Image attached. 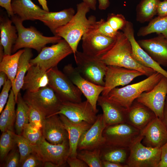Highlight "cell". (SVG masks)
Listing matches in <instances>:
<instances>
[{"label":"cell","mask_w":167,"mask_h":167,"mask_svg":"<svg viewBox=\"0 0 167 167\" xmlns=\"http://www.w3.org/2000/svg\"><path fill=\"white\" fill-rule=\"evenodd\" d=\"M131 43L122 32L118 31L113 47L101 58L107 66H115L139 71L148 77L155 72L142 66L132 56Z\"/></svg>","instance_id":"6da1fadb"},{"label":"cell","mask_w":167,"mask_h":167,"mask_svg":"<svg viewBox=\"0 0 167 167\" xmlns=\"http://www.w3.org/2000/svg\"><path fill=\"white\" fill-rule=\"evenodd\" d=\"M90 9L83 2L78 4L77 12L71 20L56 31L55 36L60 37L67 41L72 49L74 55L77 51V47L81 38L96 21L94 16L91 15L87 18L86 15Z\"/></svg>","instance_id":"7a4b0ae2"},{"label":"cell","mask_w":167,"mask_h":167,"mask_svg":"<svg viewBox=\"0 0 167 167\" xmlns=\"http://www.w3.org/2000/svg\"><path fill=\"white\" fill-rule=\"evenodd\" d=\"M11 19L16 27L18 34L17 39L13 47L12 53L22 48L33 49L40 53L47 44L56 43L62 39L57 36H44L33 27H24L23 21L15 15L11 17Z\"/></svg>","instance_id":"3957f363"},{"label":"cell","mask_w":167,"mask_h":167,"mask_svg":"<svg viewBox=\"0 0 167 167\" xmlns=\"http://www.w3.org/2000/svg\"><path fill=\"white\" fill-rule=\"evenodd\" d=\"M163 76L155 72L147 78L137 83L121 88H114L105 96L128 109L142 93L152 89Z\"/></svg>","instance_id":"277c9868"},{"label":"cell","mask_w":167,"mask_h":167,"mask_svg":"<svg viewBox=\"0 0 167 167\" xmlns=\"http://www.w3.org/2000/svg\"><path fill=\"white\" fill-rule=\"evenodd\" d=\"M47 72L48 85L62 102L82 101L81 92L57 66L50 68Z\"/></svg>","instance_id":"5b68a950"},{"label":"cell","mask_w":167,"mask_h":167,"mask_svg":"<svg viewBox=\"0 0 167 167\" xmlns=\"http://www.w3.org/2000/svg\"><path fill=\"white\" fill-rule=\"evenodd\" d=\"M23 97L28 105L40 111L46 117L55 115L62 102L49 85L34 92L26 91Z\"/></svg>","instance_id":"8992f818"},{"label":"cell","mask_w":167,"mask_h":167,"mask_svg":"<svg viewBox=\"0 0 167 167\" xmlns=\"http://www.w3.org/2000/svg\"><path fill=\"white\" fill-rule=\"evenodd\" d=\"M142 131L123 122L106 126L103 132L105 144L130 148L142 137Z\"/></svg>","instance_id":"52a82bcc"},{"label":"cell","mask_w":167,"mask_h":167,"mask_svg":"<svg viewBox=\"0 0 167 167\" xmlns=\"http://www.w3.org/2000/svg\"><path fill=\"white\" fill-rule=\"evenodd\" d=\"M74 57L76 68L83 77L95 84L104 86L107 65L101 58L92 57L78 51Z\"/></svg>","instance_id":"ba28073f"},{"label":"cell","mask_w":167,"mask_h":167,"mask_svg":"<svg viewBox=\"0 0 167 167\" xmlns=\"http://www.w3.org/2000/svg\"><path fill=\"white\" fill-rule=\"evenodd\" d=\"M73 54V50L64 39L50 46L43 47L38 55L30 61L31 65H37L47 71L57 66L64 58Z\"/></svg>","instance_id":"9c48e42d"},{"label":"cell","mask_w":167,"mask_h":167,"mask_svg":"<svg viewBox=\"0 0 167 167\" xmlns=\"http://www.w3.org/2000/svg\"><path fill=\"white\" fill-rule=\"evenodd\" d=\"M142 138L143 137L130 148L126 165L128 167H159L161 160V148L145 146L141 142Z\"/></svg>","instance_id":"30bf717a"},{"label":"cell","mask_w":167,"mask_h":167,"mask_svg":"<svg viewBox=\"0 0 167 167\" xmlns=\"http://www.w3.org/2000/svg\"><path fill=\"white\" fill-rule=\"evenodd\" d=\"M63 72L80 90L95 111L97 113V100L100 94L104 90V87L95 84L85 79L77 68L71 64L65 66L63 68Z\"/></svg>","instance_id":"8fae6325"},{"label":"cell","mask_w":167,"mask_h":167,"mask_svg":"<svg viewBox=\"0 0 167 167\" xmlns=\"http://www.w3.org/2000/svg\"><path fill=\"white\" fill-rule=\"evenodd\" d=\"M167 95V78L163 76L150 91L142 93L136 100L147 106L162 121Z\"/></svg>","instance_id":"7c38bea8"},{"label":"cell","mask_w":167,"mask_h":167,"mask_svg":"<svg viewBox=\"0 0 167 167\" xmlns=\"http://www.w3.org/2000/svg\"><path fill=\"white\" fill-rule=\"evenodd\" d=\"M97 113L86 100L79 102H62L56 114H62L73 122L85 121L92 125L97 118Z\"/></svg>","instance_id":"4fadbf2b"},{"label":"cell","mask_w":167,"mask_h":167,"mask_svg":"<svg viewBox=\"0 0 167 167\" xmlns=\"http://www.w3.org/2000/svg\"><path fill=\"white\" fill-rule=\"evenodd\" d=\"M36 152L44 162L49 161L59 167H63L67 163L69 156L68 140L61 143L55 144L49 143L43 136L41 142L36 145Z\"/></svg>","instance_id":"5bb4252c"},{"label":"cell","mask_w":167,"mask_h":167,"mask_svg":"<svg viewBox=\"0 0 167 167\" xmlns=\"http://www.w3.org/2000/svg\"><path fill=\"white\" fill-rule=\"evenodd\" d=\"M144 75L137 70L115 66H107L104 77V89L101 95L106 96L110 91L117 87L124 86L135 78Z\"/></svg>","instance_id":"9a60e30c"},{"label":"cell","mask_w":167,"mask_h":167,"mask_svg":"<svg viewBox=\"0 0 167 167\" xmlns=\"http://www.w3.org/2000/svg\"><path fill=\"white\" fill-rule=\"evenodd\" d=\"M83 52L89 56L101 58L114 45L113 38L94 33L86 32L82 37Z\"/></svg>","instance_id":"2e32d148"},{"label":"cell","mask_w":167,"mask_h":167,"mask_svg":"<svg viewBox=\"0 0 167 167\" xmlns=\"http://www.w3.org/2000/svg\"><path fill=\"white\" fill-rule=\"evenodd\" d=\"M122 32L129 40L132 46V56L142 66L152 69L167 78V71L164 69L140 46L135 39L133 24L127 21L122 29Z\"/></svg>","instance_id":"e0dca14e"},{"label":"cell","mask_w":167,"mask_h":167,"mask_svg":"<svg viewBox=\"0 0 167 167\" xmlns=\"http://www.w3.org/2000/svg\"><path fill=\"white\" fill-rule=\"evenodd\" d=\"M106 126L102 114L97 115L95 122L82 135L78 144L77 151L100 148L104 145L105 140L103 132Z\"/></svg>","instance_id":"ac0fdd59"},{"label":"cell","mask_w":167,"mask_h":167,"mask_svg":"<svg viewBox=\"0 0 167 167\" xmlns=\"http://www.w3.org/2000/svg\"><path fill=\"white\" fill-rule=\"evenodd\" d=\"M141 134V143L147 147L161 148L167 142V128L156 117L142 131Z\"/></svg>","instance_id":"d6986e66"},{"label":"cell","mask_w":167,"mask_h":167,"mask_svg":"<svg viewBox=\"0 0 167 167\" xmlns=\"http://www.w3.org/2000/svg\"><path fill=\"white\" fill-rule=\"evenodd\" d=\"M137 41L140 46L161 66H167V40L161 34Z\"/></svg>","instance_id":"ffe728a7"},{"label":"cell","mask_w":167,"mask_h":167,"mask_svg":"<svg viewBox=\"0 0 167 167\" xmlns=\"http://www.w3.org/2000/svg\"><path fill=\"white\" fill-rule=\"evenodd\" d=\"M156 117L151 109L135 100L127 109L126 122L142 131Z\"/></svg>","instance_id":"44dd1931"},{"label":"cell","mask_w":167,"mask_h":167,"mask_svg":"<svg viewBox=\"0 0 167 167\" xmlns=\"http://www.w3.org/2000/svg\"><path fill=\"white\" fill-rule=\"evenodd\" d=\"M42 130L43 136L51 143L59 144L68 140V133L58 114L46 117Z\"/></svg>","instance_id":"7402d4cb"},{"label":"cell","mask_w":167,"mask_h":167,"mask_svg":"<svg viewBox=\"0 0 167 167\" xmlns=\"http://www.w3.org/2000/svg\"><path fill=\"white\" fill-rule=\"evenodd\" d=\"M97 103L102 109L106 126L126 122V109L102 95L99 96Z\"/></svg>","instance_id":"603a6c76"},{"label":"cell","mask_w":167,"mask_h":167,"mask_svg":"<svg viewBox=\"0 0 167 167\" xmlns=\"http://www.w3.org/2000/svg\"><path fill=\"white\" fill-rule=\"evenodd\" d=\"M58 115L68 134L69 145V157H77L78 145L80 138L84 133L89 129L92 125L85 121L73 122L63 115Z\"/></svg>","instance_id":"cb8c5ba5"},{"label":"cell","mask_w":167,"mask_h":167,"mask_svg":"<svg viewBox=\"0 0 167 167\" xmlns=\"http://www.w3.org/2000/svg\"><path fill=\"white\" fill-rule=\"evenodd\" d=\"M49 83L47 71L38 65H31L24 78L22 89L34 92L48 86Z\"/></svg>","instance_id":"d4e9b609"},{"label":"cell","mask_w":167,"mask_h":167,"mask_svg":"<svg viewBox=\"0 0 167 167\" xmlns=\"http://www.w3.org/2000/svg\"><path fill=\"white\" fill-rule=\"evenodd\" d=\"M11 6L14 15L23 21L37 20L46 12L31 0H12Z\"/></svg>","instance_id":"484cf974"},{"label":"cell","mask_w":167,"mask_h":167,"mask_svg":"<svg viewBox=\"0 0 167 167\" xmlns=\"http://www.w3.org/2000/svg\"><path fill=\"white\" fill-rule=\"evenodd\" d=\"M75 11L72 8L55 12L46 11L37 20L42 22L55 35L56 30L67 24L72 19Z\"/></svg>","instance_id":"4316f807"},{"label":"cell","mask_w":167,"mask_h":167,"mask_svg":"<svg viewBox=\"0 0 167 167\" xmlns=\"http://www.w3.org/2000/svg\"><path fill=\"white\" fill-rule=\"evenodd\" d=\"M12 22L6 16L0 18V43L3 47L5 55L11 54L12 48L18 38L17 30Z\"/></svg>","instance_id":"83f0119b"},{"label":"cell","mask_w":167,"mask_h":167,"mask_svg":"<svg viewBox=\"0 0 167 167\" xmlns=\"http://www.w3.org/2000/svg\"><path fill=\"white\" fill-rule=\"evenodd\" d=\"M31 49L24 48V51L19 58L18 67L15 79L12 83V89L17 102L18 94L22 88L24 78L31 66L30 61L32 56Z\"/></svg>","instance_id":"f1b7e54d"},{"label":"cell","mask_w":167,"mask_h":167,"mask_svg":"<svg viewBox=\"0 0 167 167\" xmlns=\"http://www.w3.org/2000/svg\"><path fill=\"white\" fill-rule=\"evenodd\" d=\"M100 148L101 156L102 161H109L126 165L130 153V148L105 144Z\"/></svg>","instance_id":"f546056e"},{"label":"cell","mask_w":167,"mask_h":167,"mask_svg":"<svg viewBox=\"0 0 167 167\" xmlns=\"http://www.w3.org/2000/svg\"><path fill=\"white\" fill-rule=\"evenodd\" d=\"M16 103L14 93L11 89L6 105L0 116V129L2 132L8 130L13 131L16 118Z\"/></svg>","instance_id":"4dcf8cb0"},{"label":"cell","mask_w":167,"mask_h":167,"mask_svg":"<svg viewBox=\"0 0 167 167\" xmlns=\"http://www.w3.org/2000/svg\"><path fill=\"white\" fill-rule=\"evenodd\" d=\"M161 0H140L136 8V19L143 23L150 21L157 15L158 5Z\"/></svg>","instance_id":"1f68e13d"},{"label":"cell","mask_w":167,"mask_h":167,"mask_svg":"<svg viewBox=\"0 0 167 167\" xmlns=\"http://www.w3.org/2000/svg\"><path fill=\"white\" fill-rule=\"evenodd\" d=\"M148 24L141 27L137 32L138 36H144L149 34L156 33L162 34L167 39V15L158 16L152 19Z\"/></svg>","instance_id":"d6a6232c"},{"label":"cell","mask_w":167,"mask_h":167,"mask_svg":"<svg viewBox=\"0 0 167 167\" xmlns=\"http://www.w3.org/2000/svg\"><path fill=\"white\" fill-rule=\"evenodd\" d=\"M24 51V49L13 54L4 55L0 61V71L5 73L12 83L16 75L19 58Z\"/></svg>","instance_id":"836d02e7"},{"label":"cell","mask_w":167,"mask_h":167,"mask_svg":"<svg viewBox=\"0 0 167 167\" xmlns=\"http://www.w3.org/2000/svg\"><path fill=\"white\" fill-rule=\"evenodd\" d=\"M16 104L15 124L16 134L22 135L24 128L29 123V107L22 96L20 92L18 96Z\"/></svg>","instance_id":"e575fe53"},{"label":"cell","mask_w":167,"mask_h":167,"mask_svg":"<svg viewBox=\"0 0 167 167\" xmlns=\"http://www.w3.org/2000/svg\"><path fill=\"white\" fill-rule=\"evenodd\" d=\"M100 148L77 151V157L84 161L89 167H103Z\"/></svg>","instance_id":"d590c367"},{"label":"cell","mask_w":167,"mask_h":167,"mask_svg":"<svg viewBox=\"0 0 167 167\" xmlns=\"http://www.w3.org/2000/svg\"><path fill=\"white\" fill-rule=\"evenodd\" d=\"M13 131L8 130L2 132L0 139V159L3 161L16 144Z\"/></svg>","instance_id":"8d00e7d4"},{"label":"cell","mask_w":167,"mask_h":167,"mask_svg":"<svg viewBox=\"0 0 167 167\" xmlns=\"http://www.w3.org/2000/svg\"><path fill=\"white\" fill-rule=\"evenodd\" d=\"M16 144L20 154V165L24 160L30 154L36 152V145L31 143L22 135L15 133Z\"/></svg>","instance_id":"74e56055"},{"label":"cell","mask_w":167,"mask_h":167,"mask_svg":"<svg viewBox=\"0 0 167 167\" xmlns=\"http://www.w3.org/2000/svg\"><path fill=\"white\" fill-rule=\"evenodd\" d=\"M118 32L112 28L106 21L101 19L95 22L86 32L98 33L110 37L116 38Z\"/></svg>","instance_id":"f35d334b"},{"label":"cell","mask_w":167,"mask_h":167,"mask_svg":"<svg viewBox=\"0 0 167 167\" xmlns=\"http://www.w3.org/2000/svg\"><path fill=\"white\" fill-rule=\"evenodd\" d=\"M22 135L34 145H38L43 137L42 130L34 127L29 123L24 128Z\"/></svg>","instance_id":"ab89813d"},{"label":"cell","mask_w":167,"mask_h":167,"mask_svg":"<svg viewBox=\"0 0 167 167\" xmlns=\"http://www.w3.org/2000/svg\"><path fill=\"white\" fill-rule=\"evenodd\" d=\"M28 105L29 107V123L34 127L42 130L46 116L35 108Z\"/></svg>","instance_id":"60d3db41"},{"label":"cell","mask_w":167,"mask_h":167,"mask_svg":"<svg viewBox=\"0 0 167 167\" xmlns=\"http://www.w3.org/2000/svg\"><path fill=\"white\" fill-rule=\"evenodd\" d=\"M106 21L112 28L116 31L122 30L128 21L122 14L114 13L109 14Z\"/></svg>","instance_id":"b9f144b4"},{"label":"cell","mask_w":167,"mask_h":167,"mask_svg":"<svg viewBox=\"0 0 167 167\" xmlns=\"http://www.w3.org/2000/svg\"><path fill=\"white\" fill-rule=\"evenodd\" d=\"M20 154L18 149H12L5 159L2 167H20Z\"/></svg>","instance_id":"7bdbcfd3"},{"label":"cell","mask_w":167,"mask_h":167,"mask_svg":"<svg viewBox=\"0 0 167 167\" xmlns=\"http://www.w3.org/2000/svg\"><path fill=\"white\" fill-rule=\"evenodd\" d=\"M44 162L36 152L28 156L21 164V167H38L43 166Z\"/></svg>","instance_id":"ee69618b"},{"label":"cell","mask_w":167,"mask_h":167,"mask_svg":"<svg viewBox=\"0 0 167 167\" xmlns=\"http://www.w3.org/2000/svg\"><path fill=\"white\" fill-rule=\"evenodd\" d=\"M12 84L11 80L8 79L3 86L1 92L0 94V113L3 110L4 107L7 103L8 98L9 95V92L12 87Z\"/></svg>","instance_id":"f6af8a7d"},{"label":"cell","mask_w":167,"mask_h":167,"mask_svg":"<svg viewBox=\"0 0 167 167\" xmlns=\"http://www.w3.org/2000/svg\"><path fill=\"white\" fill-rule=\"evenodd\" d=\"M67 163L70 167H88V165L83 161L78 158L68 157Z\"/></svg>","instance_id":"bcb514c9"},{"label":"cell","mask_w":167,"mask_h":167,"mask_svg":"<svg viewBox=\"0 0 167 167\" xmlns=\"http://www.w3.org/2000/svg\"><path fill=\"white\" fill-rule=\"evenodd\" d=\"M159 167H167V142L161 147V160Z\"/></svg>","instance_id":"7dc6e473"},{"label":"cell","mask_w":167,"mask_h":167,"mask_svg":"<svg viewBox=\"0 0 167 167\" xmlns=\"http://www.w3.org/2000/svg\"><path fill=\"white\" fill-rule=\"evenodd\" d=\"M157 15L160 17L167 15V0L161 1L158 5Z\"/></svg>","instance_id":"c3c4849f"},{"label":"cell","mask_w":167,"mask_h":167,"mask_svg":"<svg viewBox=\"0 0 167 167\" xmlns=\"http://www.w3.org/2000/svg\"><path fill=\"white\" fill-rule=\"evenodd\" d=\"M11 1L12 0H0V6L5 9L8 16L10 17L14 15L11 6Z\"/></svg>","instance_id":"681fc988"},{"label":"cell","mask_w":167,"mask_h":167,"mask_svg":"<svg viewBox=\"0 0 167 167\" xmlns=\"http://www.w3.org/2000/svg\"><path fill=\"white\" fill-rule=\"evenodd\" d=\"M103 167H128L126 165L107 161H102Z\"/></svg>","instance_id":"f907efd6"},{"label":"cell","mask_w":167,"mask_h":167,"mask_svg":"<svg viewBox=\"0 0 167 167\" xmlns=\"http://www.w3.org/2000/svg\"><path fill=\"white\" fill-rule=\"evenodd\" d=\"M99 2V8L100 10H105L109 6V0H98Z\"/></svg>","instance_id":"816d5d0a"},{"label":"cell","mask_w":167,"mask_h":167,"mask_svg":"<svg viewBox=\"0 0 167 167\" xmlns=\"http://www.w3.org/2000/svg\"><path fill=\"white\" fill-rule=\"evenodd\" d=\"M162 121L165 126L167 129V95L165 102Z\"/></svg>","instance_id":"f5cc1de1"},{"label":"cell","mask_w":167,"mask_h":167,"mask_svg":"<svg viewBox=\"0 0 167 167\" xmlns=\"http://www.w3.org/2000/svg\"><path fill=\"white\" fill-rule=\"evenodd\" d=\"M83 2L87 4L90 9L95 11L96 9V0H82Z\"/></svg>","instance_id":"db71d44e"},{"label":"cell","mask_w":167,"mask_h":167,"mask_svg":"<svg viewBox=\"0 0 167 167\" xmlns=\"http://www.w3.org/2000/svg\"><path fill=\"white\" fill-rule=\"evenodd\" d=\"M8 79L6 75L4 72L0 71V88L3 86L6 81Z\"/></svg>","instance_id":"11a10c76"},{"label":"cell","mask_w":167,"mask_h":167,"mask_svg":"<svg viewBox=\"0 0 167 167\" xmlns=\"http://www.w3.org/2000/svg\"><path fill=\"white\" fill-rule=\"evenodd\" d=\"M38 1L40 4L42 6L43 9L46 11H49L46 0H38Z\"/></svg>","instance_id":"9f6ffc18"},{"label":"cell","mask_w":167,"mask_h":167,"mask_svg":"<svg viewBox=\"0 0 167 167\" xmlns=\"http://www.w3.org/2000/svg\"><path fill=\"white\" fill-rule=\"evenodd\" d=\"M43 167H59V166L52 162L49 161H46L44 162Z\"/></svg>","instance_id":"6f0895ef"},{"label":"cell","mask_w":167,"mask_h":167,"mask_svg":"<svg viewBox=\"0 0 167 167\" xmlns=\"http://www.w3.org/2000/svg\"><path fill=\"white\" fill-rule=\"evenodd\" d=\"M4 55L3 47L0 44V61H1Z\"/></svg>","instance_id":"680465c9"},{"label":"cell","mask_w":167,"mask_h":167,"mask_svg":"<svg viewBox=\"0 0 167 167\" xmlns=\"http://www.w3.org/2000/svg\"></svg>","instance_id":"91938a15"}]
</instances>
